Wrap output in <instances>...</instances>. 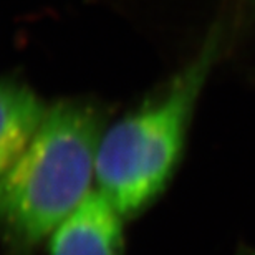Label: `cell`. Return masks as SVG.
I'll use <instances>...</instances> for the list:
<instances>
[{
	"instance_id": "cell-1",
	"label": "cell",
	"mask_w": 255,
	"mask_h": 255,
	"mask_svg": "<svg viewBox=\"0 0 255 255\" xmlns=\"http://www.w3.org/2000/svg\"><path fill=\"white\" fill-rule=\"evenodd\" d=\"M103 125L93 101L47 106L32 141L0 177V229L15 252L40 246L95 189Z\"/></svg>"
},
{
	"instance_id": "cell-2",
	"label": "cell",
	"mask_w": 255,
	"mask_h": 255,
	"mask_svg": "<svg viewBox=\"0 0 255 255\" xmlns=\"http://www.w3.org/2000/svg\"><path fill=\"white\" fill-rule=\"evenodd\" d=\"M221 43L222 30L212 28L196 57L159 93L105 129L96 152L95 189L123 219L141 214L171 182Z\"/></svg>"
},
{
	"instance_id": "cell-3",
	"label": "cell",
	"mask_w": 255,
	"mask_h": 255,
	"mask_svg": "<svg viewBox=\"0 0 255 255\" xmlns=\"http://www.w3.org/2000/svg\"><path fill=\"white\" fill-rule=\"evenodd\" d=\"M123 217L93 189L50 236V255H121Z\"/></svg>"
},
{
	"instance_id": "cell-4",
	"label": "cell",
	"mask_w": 255,
	"mask_h": 255,
	"mask_svg": "<svg viewBox=\"0 0 255 255\" xmlns=\"http://www.w3.org/2000/svg\"><path fill=\"white\" fill-rule=\"evenodd\" d=\"M45 111L47 106L27 83L0 78V177L32 141Z\"/></svg>"
},
{
	"instance_id": "cell-5",
	"label": "cell",
	"mask_w": 255,
	"mask_h": 255,
	"mask_svg": "<svg viewBox=\"0 0 255 255\" xmlns=\"http://www.w3.org/2000/svg\"><path fill=\"white\" fill-rule=\"evenodd\" d=\"M252 255H255V254H252Z\"/></svg>"
}]
</instances>
